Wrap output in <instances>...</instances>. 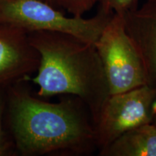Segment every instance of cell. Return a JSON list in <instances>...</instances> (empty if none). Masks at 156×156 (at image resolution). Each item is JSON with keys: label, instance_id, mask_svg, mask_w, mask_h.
<instances>
[{"label": "cell", "instance_id": "cell-6", "mask_svg": "<svg viewBox=\"0 0 156 156\" xmlns=\"http://www.w3.org/2000/svg\"><path fill=\"white\" fill-rule=\"evenodd\" d=\"M40 56L32 46L28 32L0 23V85H9L33 76Z\"/></svg>", "mask_w": 156, "mask_h": 156}, {"label": "cell", "instance_id": "cell-3", "mask_svg": "<svg viewBox=\"0 0 156 156\" xmlns=\"http://www.w3.org/2000/svg\"><path fill=\"white\" fill-rule=\"evenodd\" d=\"M113 12L99 9L90 18L69 17L41 0H0V23L31 31H52L71 35L95 44Z\"/></svg>", "mask_w": 156, "mask_h": 156}, {"label": "cell", "instance_id": "cell-1", "mask_svg": "<svg viewBox=\"0 0 156 156\" xmlns=\"http://www.w3.org/2000/svg\"><path fill=\"white\" fill-rule=\"evenodd\" d=\"M6 121L17 155L84 156L98 150L85 103L68 95L48 102L32 94L27 79L7 86Z\"/></svg>", "mask_w": 156, "mask_h": 156}, {"label": "cell", "instance_id": "cell-2", "mask_svg": "<svg viewBox=\"0 0 156 156\" xmlns=\"http://www.w3.org/2000/svg\"><path fill=\"white\" fill-rule=\"evenodd\" d=\"M28 34L40 56L36 75L27 78L38 86L37 96L44 99L67 95L78 97L88 107L95 125L110 95L95 45L58 32L31 31Z\"/></svg>", "mask_w": 156, "mask_h": 156}, {"label": "cell", "instance_id": "cell-4", "mask_svg": "<svg viewBox=\"0 0 156 156\" xmlns=\"http://www.w3.org/2000/svg\"><path fill=\"white\" fill-rule=\"evenodd\" d=\"M94 45L110 95L147 85L143 64L126 33L123 15H113Z\"/></svg>", "mask_w": 156, "mask_h": 156}, {"label": "cell", "instance_id": "cell-12", "mask_svg": "<svg viewBox=\"0 0 156 156\" xmlns=\"http://www.w3.org/2000/svg\"><path fill=\"white\" fill-rule=\"evenodd\" d=\"M41 1H44L45 2H47L50 5L54 6V7H61V0H41Z\"/></svg>", "mask_w": 156, "mask_h": 156}, {"label": "cell", "instance_id": "cell-9", "mask_svg": "<svg viewBox=\"0 0 156 156\" xmlns=\"http://www.w3.org/2000/svg\"><path fill=\"white\" fill-rule=\"evenodd\" d=\"M7 86L0 85V156H16V148L6 121Z\"/></svg>", "mask_w": 156, "mask_h": 156}, {"label": "cell", "instance_id": "cell-13", "mask_svg": "<svg viewBox=\"0 0 156 156\" xmlns=\"http://www.w3.org/2000/svg\"><path fill=\"white\" fill-rule=\"evenodd\" d=\"M153 123H154V124H155V125L156 126V114H155V118H154Z\"/></svg>", "mask_w": 156, "mask_h": 156}, {"label": "cell", "instance_id": "cell-11", "mask_svg": "<svg viewBox=\"0 0 156 156\" xmlns=\"http://www.w3.org/2000/svg\"><path fill=\"white\" fill-rule=\"evenodd\" d=\"M98 2V0H61V7L73 16L83 17Z\"/></svg>", "mask_w": 156, "mask_h": 156}, {"label": "cell", "instance_id": "cell-5", "mask_svg": "<svg viewBox=\"0 0 156 156\" xmlns=\"http://www.w3.org/2000/svg\"><path fill=\"white\" fill-rule=\"evenodd\" d=\"M156 114V87L145 85L110 95L96 122L98 150L106 147L128 130L153 122Z\"/></svg>", "mask_w": 156, "mask_h": 156}, {"label": "cell", "instance_id": "cell-10", "mask_svg": "<svg viewBox=\"0 0 156 156\" xmlns=\"http://www.w3.org/2000/svg\"><path fill=\"white\" fill-rule=\"evenodd\" d=\"M140 0H98L99 9L124 15L138 7Z\"/></svg>", "mask_w": 156, "mask_h": 156}, {"label": "cell", "instance_id": "cell-7", "mask_svg": "<svg viewBox=\"0 0 156 156\" xmlns=\"http://www.w3.org/2000/svg\"><path fill=\"white\" fill-rule=\"evenodd\" d=\"M123 17L126 33L142 60L147 85L156 87V0H146Z\"/></svg>", "mask_w": 156, "mask_h": 156}, {"label": "cell", "instance_id": "cell-8", "mask_svg": "<svg viewBox=\"0 0 156 156\" xmlns=\"http://www.w3.org/2000/svg\"><path fill=\"white\" fill-rule=\"evenodd\" d=\"M101 156H156V126L153 122L124 132L106 147Z\"/></svg>", "mask_w": 156, "mask_h": 156}]
</instances>
